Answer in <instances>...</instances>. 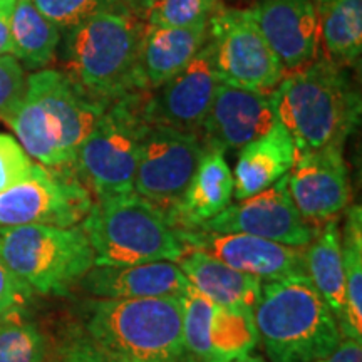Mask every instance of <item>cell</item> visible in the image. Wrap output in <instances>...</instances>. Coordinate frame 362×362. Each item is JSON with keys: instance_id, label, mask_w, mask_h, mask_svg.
Returning a JSON list of instances; mask_svg holds the SVG:
<instances>
[{"instance_id": "6da1fadb", "label": "cell", "mask_w": 362, "mask_h": 362, "mask_svg": "<svg viewBox=\"0 0 362 362\" xmlns=\"http://www.w3.org/2000/svg\"><path fill=\"white\" fill-rule=\"evenodd\" d=\"M272 99L277 119L292 136L296 155L344 148L361 119V94L346 67L325 57L284 71Z\"/></svg>"}, {"instance_id": "7a4b0ae2", "label": "cell", "mask_w": 362, "mask_h": 362, "mask_svg": "<svg viewBox=\"0 0 362 362\" xmlns=\"http://www.w3.org/2000/svg\"><path fill=\"white\" fill-rule=\"evenodd\" d=\"M104 110L64 72L40 69L27 78L24 98L4 123L39 165L72 168L79 146Z\"/></svg>"}, {"instance_id": "3957f363", "label": "cell", "mask_w": 362, "mask_h": 362, "mask_svg": "<svg viewBox=\"0 0 362 362\" xmlns=\"http://www.w3.org/2000/svg\"><path fill=\"white\" fill-rule=\"evenodd\" d=\"M84 336L110 362H188L180 297L96 298Z\"/></svg>"}, {"instance_id": "277c9868", "label": "cell", "mask_w": 362, "mask_h": 362, "mask_svg": "<svg viewBox=\"0 0 362 362\" xmlns=\"http://www.w3.org/2000/svg\"><path fill=\"white\" fill-rule=\"evenodd\" d=\"M253 315L272 362H319L342 341L336 317L307 274L265 282Z\"/></svg>"}, {"instance_id": "5b68a950", "label": "cell", "mask_w": 362, "mask_h": 362, "mask_svg": "<svg viewBox=\"0 0 362 362\" xmlns=\"http://www.w3.org/2000/svg\"><path fill=\"white\" fill-rule=\"evenodd\" d=\"M144 25L129 11L103 12L67 30L64 74L103 106L136 93Z\"/></svg>"}, {"instance_id": "8992f818", "label": "cell", "mask_w": 362, "mask_h": 362, "mask_svg": "<svg viewBox=\"0 0 362 362\" xmlns=\"http://www.w3.org/2000/svg\"><path fill=\"white\" fill-rule=\"evenodd\" d=\"M81 228L99 267L176 264L183 253L165 211L134 192L98 200Z\"/></svg>"}, {"instance_id": "52a82bcc", "label": "cell", "mask_w": 362, "mask_h": 362, "mask_svg": "<svg viewBox=\"0 0 362 362\" xmlns=\"http://www.w3.org/2000/svg\"><path fill=\"white\" fill-rule=\"evenodd\" d=\"M0 259L33 292L64 296L94 265L81 226H0Z\"/></svg>"}, {"instance_id": "ba28073f", "label": "cell", "mask_w": 362, "mask_h": 362, "mask_svg": "<svg viewBox=\"0 0 362 362\" xmlns=\"http://www.w3.org/2000/svg\"><path fill=\"white\" fill-rule=\"evenodd\" d=\"M148 93H131L107 104L79 146L72 170L98 200L134 192L139 148L148 128L143 103Z\"/></svg>"}, {"instance_id": "9c48e42d", "label": "cell", "mask_w": 362, "mask_h": 362, "mask_svg": "<svg viewBox=\"0 0 362 362\" xmlns=\"http://www.w3.org/2000/svg\"><path fill=\"white\" fill-rule=\"evenodd\" d=\"M208 44L223 84L272 93L282 79L284 67L260 33L252 8L220 4L208 22Z\"/></svg>"}, {"instance_id": "30bf717a", "label": "cell", "mask_w": 362, "mask_h": 362, "mask_svg": "<svg viewBox=\"0 0 362 362\" xmlns=\"http://www.w3.org/2000/svg\"><path fill=\"white\" fill-rule=\"evenodd\" d=\"M89 189L72 168H45L16 187L0 192V226H76L89 214Z\"/></svg>"}, {"instance_id": "8fae6325", "label": "cell", "mask_w": 362, "mask_h": 362, "mask_svg": "<svg viewBox=\"0 0 362 362\" xmlns=\"http://www.w3.org/2000/svg\"><path fill=\"white\" fill-rule=\"evenodd\" d=\"M203 153L205 146L197 133L148 124L139 148L134 193L168 216L183 200Z\"/></svg>"}, {"instance_id": "7c38bea8", "label": "cell", "mask_w": 362, "mask_h": 362, "mask_svg": "<svg viewBox=\"0 0 362 362\" xmlns=\"http://www.w3.org/2000/svg\"><path fill=\"white\" fill-rule=\"evenodd\" d=\"M198 230L215 233H247L287 247L304 248L314 238V226L298 214L287 187V175L264 192L228 205Z\"/></svg>"}, {"instance_id": "4fadbf2b", "label": "cell", "mask_w": 362, "mask_h": 362, "mask_svg": "<svg viewBox=\"0 0 362 362\" xmlns=\"http://www.w3.org/2000/svg\"><path fill=\"white\" fill-rule=\"evenodd\" d=\"M220 83L206 39V44L178 74L144 96V119L148 124L198 134Z\"/></svg>"}, {"instance_id": "5bb4252c", "label": "cell", "mask_w": 362, "mask_h": 362, "mask_svg": "<svg viewBox=\"0 0 362 362\" xmlns=\"http://www.w3.org/2000/svg\"><path fill=\"white\" fill-rule=\"evenodd\" d=\"M175 233L183 248L200 250L260 282L305 274L302 248L247 233H215L198 228L175 230Z\"/></svg>"}, {"instance_id": "9a60e30c", "label": "cell", "mask_w": 362, "mask_h": 362, "mask_svg": "<svg viewBox=\"0 0 362 362\" xmlns=\"http://www.w3.org/2000/svg\"><path fill=\"white\" fill-rule=\"evenodd\" d=\"M287 187L298 214L309 225L334 220L351 202L349 171L341 146L296 155Z\"/></svg>"}, {"instance_id": "2e32d148", "label": "cell", "mask_w": 362, "mask_h": 362, "mask_svg": "<svg viewBox=\"0 0 362 362\" xmlns=\"http://www.w3.org/2000/svg\"><path fill=\"white\" fill-rule=\"evenodd\" d=\"M277 121L272 93L220 83L200 128V139L205 149L237 151L269 133Z\"/></svg>"}, {"instance_id": "e0dca14e", "label": "cell", "mask_w": 362, "mask_h": 362, "mask_svg": "<svg viewBox=\"0 0 362 362\" xmlns=\"http://www.w3.org/2000/svg\"><path fill=\"white\" fill-rule=\"evenodd\" d=\"M252 11L284 71L315 61L319 24L314 0H260Z\"/></svg>"}, {"instance_id": "ac0fdd59", "label": "cell", "mask_w": 362, "mask_h": 362, "mask_svg": "<svg viewBox=\"0 0 362 362\" xmlns=\"http://www.w3.org/2000/svg\"><path fill=\"white\" fill-rule=\"evenodd\" d=\"M81 287L98 298L181 297L189 287L187 275L175 262L141 265H93L79 280Z\"/></svg>"}, {"instance_id": "d6986e66", "label": "cell", "mask_w": 362, "mask_h": 362, "mask_svg": "<svg viewBox=\"0 0 362 362\" xmlns=\"http://www.w3.org/2000/svg\"><path fill=\"white\" fill-rule=\"evenodd\" d=\"M208 25H144L136 62V93H151L183 69L206 44Z\"/></svg>"}, {"instance_id": "ffe728a7", "label": "cell", "mask_w": 362, "mask_h": 362, "mask_svg": "<svg viewBox=\"0 0 362 362\" xmlns=\"http://www.w3.org/2000/svg\"><path fill=\"white\" fill-rule=\"evenodd\" d=\"M233 197V173L221 151L205 149L187 193L168 215L175 230H192L211 220Z\"/></svg>"}, {"instance_id": "44dd1931", "label": "cell", "mask_w": 362, "mask_h": 362, "mask_svg": "<svg viewBox=\"0 0 362 362\" xmlns=\"http://www.w3.org/2000/svg\"><path fill=\"white\" fill-rule=\"evenodd\" d=\"M296 146L287 128L277 121L269 133L240 149L233 175V193L237 200L264 192L292 170Z\"/></svg>"}, {"instance_id": "7402d4cb", "label": "cell", "mask_w": 362, "mask_h": 362, "mask_svg": "<svg viewBox=\"0 0 362 362\" xmlns=\"http://www.w3.org/2000/svg\"><path fill=\"white\" fill-rule=\"evenodd\" d=\"M176 265L187 275L189 284L215 305L255 310L259 304L262 282L253 275L235 270L192 248H183Z\"/></svg>"}, {"instance_id": "603a6c76", "label": "cell", "mask_w": 362, "mask_h": 362, "mask_svg": "<svg viewBox=\"0 0 362 362\" xmlns=\"http://www.w3.org/2000/svg\"><path fill=\"white\" fill-rule=\"evenodd\" d=\"M315 12L325 59L341 67L359 64L362 0H317Z\"/></svg>"}, {"instance_id": "cb8c5ba5", "label": "cell", "mask_w": 362, "mask_h": 362, "mask_svg": "<svg viewBox=\"0 0 362 362\" xmlns=\"http://www.w3.org/2000/svg\"><path fill=\"white\" fill-rule=\"evenodd\" d=\"M304 265L307 277L327 302L339 324L344 312V265L337 220H329L315 228L314 238L304 252Z\"/></svg>"}, {"instance_id": "d4e9b609", "label": "cell", "mask_w": 362, "mask_h": 362, "mask_svg": "<svg viewBox=\"0 0 362 362\" xmlns=\"http://www.w3.org/2000/svg\"><path fill=\"white\" fill-rule=\"evenodd\" d=\"M61 33L45 19L33 0H16L11 16V54L29 69H44L54 61Z\"/></svg>"}, {"instance_id": "484cf974", "label": "cell", "mask_w": 362, "mask_h": 362, "mask_svg": "<svg viewBox=\"0 0 362 362\" xmlns=\"http://www.w3.org/2000/svg\"><path fill=\"white\" fill-rule=\"evenodd\" d=\"M344 265V312L341 336L362 342V214L359 205L347 210L341 235Z\"/></svg>"}, {"instance_id": "4316f807", "label": "cell", "mask_w": 362, "mask_h": 362, "mask_svg": "<svg viewBox=\"0 0 362 362\" xmlns=\"http://www.w3.org/2000/svg\"><path fill=\"white\" fill-rule=\"evenodd\" d=\"M259 329L253 310L215 305L210 320V359L232 362L252 354L259 344Z\"/></svg>"}, {"instance_id": "83f0119b", "label": "cell", "mask_w": 362, "mask_h": 362, "mask_svg": "<svg viewBox=\"0 0 362 362\" xmlns=\"http://www.w3.org/2000/svg\"><path fill=\"white\" fill-rule=\"evenodd\" d=\"M47 337L24 307L0 319V362H47Z\"/></svg>"}, {"instance_id": "f1b7e54d", "label": "cell", "mask_w": 362, "mask_h": 362, "mask_svg": "<svg viewBox=\"0 0 362 362\" xmlns=\"http://www.w3.org/2000/svg\"><path fill=\"white\" fill-rule=\"evenodd\" d=\"M180 298L183 309V344L188 362H208L210 320L215 304L198 292L192 284Z\"/></svg>"}, {"instance_id": "f546056e", "label": "cell", "mask_w": 362, "mask_h": 362, "mask_svg": "<svg viewBox=\"0 0 362 362\" xmlns=\"http://www.w3.org/2000/svg\"><path fill=\"white\" fill-rule=\"evenodd\" d=\"M220 0H160L146 13L148 25L161 27H192L208 25Z\"/></svg>"}, {"instance_id": "4dcf8cb0", "label": "cell", "mask_w": 362, "mask_h": 362, "mask_svg": "<svg viewBox=\"0 0 362 362\" xmlns=\"http://www.w3.org/2000/svg\"><path fill=\"white\" fill-rule=\"evenodd\" d=\"M37 11L59 30H71L103 12L128 11L121 0H33Z\"/></svg>"}, {"instance_id": "1f68e13d", "label": "cell", "mask_w": 362, "mask_h": 362, "mask_svg": "<svg viewBox=\"0 0 362 362\" xmlns=\"http://www.w3.org/2000/svg\"><path fill=\"white\" fill-rule=\"evenodd\" d=\"M35 163L11 134L0 133V192L16 187L34 173Z\"/></svg>"}, {"instance_id": "d6a6232c", "label": "cell", "mask_w": 362, "mask_h": 362, "mask_svg": "<svg viewBox=\"0 0 362 362\" xmlns=\"http://www.w3.org/2000/svg\"><path fill=\"white\" fill-rule=\"evenodd\" d=\"M24 66L12 54L0 56V121L16 111L25 93Z\"/></svg>"}, {"instance_id": "836d02e7", "label": "cell", "mask_w": 362, "mask_h": 362, "mask_svg": "<svg viewBox=\"0 0 362 362\" xmlns=\"http://www.w3.org/2000/svg\"><path fill=\"white\" fill-rule=\"evenodd\" d=\"M30 296L33 291L27 288L0 259V319L17 307H24V302Z\"/></svg>"}, {"instance_id": "e575fe53", "label": "cell", "mask_w": 362, "mask_h": 362, "mask_svg": "<svg viewBox=\"0 0 362 362\" xmlns=\"http://www.w3.org/2000/svg\"><path fill=\"white\" fill-rule=\"evenodd\" d=\"M51 362H110L90 346V342L79 330H74L54 352Z\"/></svg>"}, {"instance_id": "d590c367", "label": "cell", "mask_w": 362, "mask_h": 362, "mask_svg": "<svg viewBox=\"0 0 362 362\" xmlns=\"http://www.w3.org/2000/svg\"><path fill=\"white\" fill-rule=\"evenodd\" d=\"M319 362H362V344L359 341L346 339V341H341L332 354Z\"/></svg>"}, {"instance_id": "8d00e7d4", "label": "cell", "mask_w": 362, "mask_h": 362, "mask_svg": "<svg viewBox=\"0 0 362 362\" xmlns=\"http://www.w3.org/2000/svg\"><path fill=\"white\" fill-rule=\"evenodd\" d=\"M16 0H0V56L11 52V16Z\"/></svg>"}, {"instance_id": "74e56055", "label": "cell", "mask_w": 362, "mask_h": 362, "mask_svg": "<svg viewBox=\"0 0 362 362\" xmlns=\"http://www.w3.org/2000/svg\"><path fill=\"white\" fill-rule=\"evenodd\" d=\"M121 2H123V6L128 8L131 13H134L136 17L141 19V17H146L149 8L160 2V0H121Z\"/></svg>"}, {"instance_id": "f35d334b", "label": "cell", "mask_w": 362, "mask_h": 362, "mask_svg": "<svg viewBox=\"0 0 362 362\" xmlns=\"http://www.w3.org/2000/svg\"><path fill=\"white\" fill-rule=\"evenodd\" d=\"M232 362H265V361L262 359L260 356H252V354H248V356H245V357H240V359L232 361Z\"/></svg>"}]
</instances>
